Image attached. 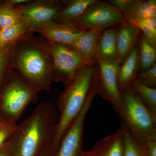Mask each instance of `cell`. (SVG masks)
Masks as SVG:
<instances>
[{"mask_svg":"<svg viewBox=\"0 0 156 156\" xmlns=\"http://www.w3.org/2000/svg\"><path fill=\"white\" fill-rule=\"evenodd\" d=\"M28 33L12 45L11 67L39 92H49L53 82V64L48 42Z\"/></svg>","mask_w":156,"mask_h":156,"instance_id":"6da1fadb","label":"cell"},{"mask_svg":"<svg viewBox=\"0 0 156 156\" xmlns=\"http://www.w3.org/2000/svg\"><path fill=\"white\" fill-rule=\"evenodd\" d=\"M58 119L50 102L38 105L27 119L17 125L8 142L13 156H39L52 145Z\"/></svg>","mask_w":156,"mask_h":156,"instance_id":"7a4b0ae2","label":"cell"},{"mask_svg":"<svg viewBox=\"0 0 156 156\" xmlns=\"http://www.w3.org/2000/svg\"><path fill=\"white\" fill-rule=\"evenodd\" d=\"M98 69L97 61L87 63L78 71L69 82L64 85V89L58 96L56 103L60 115L51 145L52 155L83 107L96 83Z\"/></svg>","mask_w":156,"mask_h":156,"instance_id":"3957f363","label":"cell"},{"mask_svg":"<svg viewBox=\"0 0 156 156\" xmlns=\"http://www.w3.org/2000/svg\"><path fill=\"white\" fill-rule=\"evenodd\" d=\"M121 105L114 108L133 138L144 147L156 140V115L146 106L130 87L120 91Z\"/></svg>","mask_w":156,"mask_h":156,"instance_id":"277c9868","label":"cell"},{"mask_svg":"<svg viewBox=\"0 0 156 156\" xmlns=\"http://www.w3.org/2000/svg\"><path fill=\"white\" fill-rule=\"evenodd\" d=\"M7 77L0 92V111L3 122L16 123L27 107L37 100L39 92L11 67Z\"/></svg>","mask_w":156,"mask_h":156,"instance_id":"5b68a950","label":"cell"},{"mask_svg":"<svg viewBox=\"0 0 156 156\" xmlns=\"http://www.w3.org/2000/svg\"><path fill=\"white\" fill-rule=\"evenodd\" d=\"M53 64V82L65 85L74 77L78 70L89 63L80 53L66 45L49 44Z\"/></svg>","mask_w":156,"mask_h":156,"instance_id":"8992f818","label":"cell"},{"mask_svg":"<svg viewBox=\"0 0 156 156\" xmlns=\"http://www.w3.org/2000/svg\"><path fill=\"white\" fill-rule=\"evenodd\" d=\"M124 21L121 12L107 2L99 1L89 7L80 18L71 25L81 31L92 29L103 31Z\"/></svg>","mask_w":156,"mask_h":156,"instance_id":"52a82bcc","label":"cell"},{"mask_svg":"<svg viewBox=\"0 0 156 156\" xmlns=\"http://www.w3.org/2000/svg\"><path fill=\"white\" fill-rule=\"evenodd\" d=\"M87 98L80 114L62 137L52 156H81L83 151V135L85 119L93 99L97 95L95 85Z\"/></svg>","mask_w":156,"mask_h":156,"instance_id":"ba28073f","label":"cell"},{"mask_svg":"<svg viewBox=\"0 0 156 156\" xmlns=\"http://www.w3.org/2000/svg\"><path fill=\"white\" fill-rule=\"evenodd\" d=\"M62 2L57 0L30 1L18 6L21 11L22 21L28 25L30 32L52 21H55L63 8Z\"/></svg>","mask_w":156,"mask_h":156,"instance_id":"9c48e42d","label":"cell"},{"mask_svg":"<svg viewBox=\"0 0 156 156\" xmlns=\"http://www.w3.org/2000/svg\"><path fill=\"white\" fill-rule=\"evenodd\" d=\"M98 69L96 80V91L104 100L112 104L114 108L121 105V93L118 83L120 64L117 60L108 61L96 59Z\"/></svg>","mask_w":156,"mask_h":156,"instance_id":"30bf717a","label":"cell"},{"mask_svg":"<svg viewBox=\"0 0 156 156\" xmlns=\"http://www.w3.org/2000/svg\"><path fill=\"white\" fill-rule=\"evenodd\" d=\"M34 32L40 34L49 44H60L70 47L83 32L73 25L52 21L36 29Z\"/></svg>","mask_w":156,"mask_h":156,"instance_id":"8fae6325","label":"cell"},{"mask_svg":"<svg viewBox=\"0 0 156 156\" xmlns=\"http://www.w3.org/2000/svg\"><path fill=\"white\" fill-rule=\"evenodd\" d=\"M125 127L121 125L115 133L100 140L81 156H123Z\"/></svg>","mask_w":156,"mask_h":156,"instance_id":"7c38bea8","label":"cell"},{"mask_svg":"<svg viewBox=\"0 0 156 156\" xmlns=\"http://www.w3.org/2000/svg\"><path fill=\"white\" fill-rule=\"evenodd\" d=\"M141 30L136 26L124 20L117 29V61L121 65L139 41Z\"/></svg>","mask_w":156,"mask_h":156,"instance_id":"4fadbf2b","label":"cell"},{"mask_svg":"<svg viewBox=\"0 0 156 156\" xmlns=\"http://www.w3.org/2000/svg\"><path fill=\"white\" fill-rule=\"evenodd\" d=\"M102 31L92 29L83 32L69 47L81 54L89 63L96 61L98 40Z\"/></svg>","mask_w":156,"mask_h":156,"instance_id":"5bb4252c","label":"cell"},{"mask_svg":"<svg viewBox=\"0 0 156 156\" xmlns=\"http://www.w3.org/2000/svg\"><path fill=\"white\" fill-rule=\"evenodd\" d=\"M139 59L138 42L131 53L120 66L118 83L120 91L131 87V83L139 73Z\"/></svg>","mask_w":156,"mask_h":156,"instance_id":"9a60e30c","label":"cell"},{"mask_svg":"<svg viewBox=\"0 0 156 156\" xmlns=\"http://www.w3.org/2000/svg\"><path fill=\"white\" fill-rule=\"evenodd\" d=\"M98 0H69L62 1L64 6L59 11L55 21L71 25L77 20L89 7Z\"/></svg>","mask_w":156,"mask_h":156,"instance_id":"2e32d148","label":"cell"},{"mask_svg":"<svg viewBox=\"0 0 156 156\" xmlns=\"http://www.w3.org/2000/svg\"><path fill=\"white\" fill-rule=\"evenodd\" d=\"M117 29L110 28L102 31L98 40L97 58L108 61L118 58Z\"/></svg>","mask_w":156,"mask_h":156,"instance_id":"e0dca14e","label":"cell"},{"mask_svg":"<svg viewBox=\"0 0 156 156\" xmlns=\"http://www.w3.org/2000/svg\"><path fill=\"white\" fill-rule=\"evenodd\" d=\"M139 73L149 69L156 64V50L143 34L141 33L139 41Z\"/></svg>","mask_w":156,"mask_h":156,"instance_id":"ac0fdd59","label":"cell"},{"mask_svg":"<svg viewBox=\"0 0 156 156\" xmlns=\"http://www.w3.org/2000/svg\"><path fill=\"white\" fill-rule=\"evenodd\" d=\"M28 33V26L23 21L0 29V49L12 45Z\"/></svg>","mask_w":156,"mask_h":156,"instance_id":"d6986e66","label":"cell"},{"mask_svg":"<svg viewBox=\"0 0 156 156\" xmlns=\"http://www.w3.org/2000/svg\"><path fill=\"white\" fill-rule=\"evenodd\" d=\"M131 87L146 106L156 115V89L147 87L136 80L131 83Z\"/></svg>","mask_w":156,"mask_h":156,"instance_id":"ffe728a7","label":"cell"},{"mask_svg":"<svg viewBox=\"0 0 156 156\" xmlns=\"http://www.w3.org/2000/svg\"><path fill=\"white\" fill-rule=\"evenodd\" d=\"M21 21V11L18 7L11 5L7 1L0 5V29L14 25Z\"/></svg>","mask_w":156,"mask_h":156,"instance_id":"44dd1931","label":"cell"},{"mask_svg":"<svg viewBox=\"0 0 156 156\" xmlns=\"http://www.w3.org/2000/svg\"><path fill=\"white\" fill-rule=\"evenodd\" d=\"M124 17V20L156 17V1H143L131 14Z\"/></svg>","mask_w":156,"mask_h":156,"instance_id":"7402d4cb","label":"cell"},{"mask_svg":"<svg viewBox=\"0 0 156 156\" xmlns=\"http://www.w3.org/2000/svg\"><path fill=\"white\" fill-rule=\"evenodd\" d=\"M123 156H148L144 148L138 143L125 127L124 133Z\"/></svg>","mask_w":156,"mask_h":156,"instance_id":"603a6c76","label":"cell"},{"mask_svg":"<svg viewBox=\"0 0 156 156\" xmlns=\"http://www.w3.org/2000/svg\"><path fill=\"white\" fill-rule=\"evenodd\" d=\"M12 45H8L0 49V92L6 76L11 68L10 50Z\"/></svg>","mask_w":156,"mask_h":156,"instance_id":"cb8c5ba5","label":"cell"},{"mask_svg":"<svg viewBox=\"0 0 156 156\" xmlns=\"http://www.w3.org/2000/svg\"><path fill=\"white\" fill-rule=\"evenodd\" d=\"M143 0H110L107 2L114 6L122 14L123 17L131 14Z\"/></svg>","mask_w":156,"mask_h":156,"instance_id":"d4e9b609","label":"cell"},{"mask_svg":"<svg viewBox=\"0 0 156 156\" xmlns=\"http://www.w3.org/2000/svg\"><path fill=\"white\" fill-rule=\"evenodd\" d=\"M135 80L147 87L156 89V64L147 70L138 73Z\"/></svg>","mask_w":156,"mask_h":156,"instance_id":"484cf974","label":"cell"},{"mask_svg":"<svg viewBox=\"0 0 156 156\" xmlns=\"http://www.w3.org/2000/svg\"><path fill=\"white\" fill-rule=\"evenodd\" d=\"M17 126L16 123L7 122L3 121L0 124V149L9 142Z\"/></svg>","mask_w":156,"mask_h":156,"instance_id":"4316f807","label":"cell"},{"mask_svg":"<svg viewBox=\"0 0 156 156\" xmlns=\"http://www.w3.org/2000/svg\"><path fill=\"white\" fill-rule=\"evenodd\" d=\"M134 24L140 29L148 41L154 47H156V35L154 34L151 30L141 21L140 19L126 20Z\"/></svg>","mask_w":156,"mask_h":156,"instance_id":"83f0119b","label":"cell"},{"mask_svg":"<svg viewBox=\"0 0 156 156\" xmlns=\"http://www.w3.org/2000/svg\"><path fill=\"white\" fill-rule=\"evenodd\" d=\"M148 156H156V140H151L143 147Z\"/></svg>","mask_w":156,"mask_h":156,"instance_id":"f1b7e54d","label":"cell"},{"mask_svg":"<svg viewBox=\"0 0 156 156\" xmlns=\"http://www.w3.org/2000/svg\"><path fill=\"white\" fill-rule=\"evenodd\" d=\"M141 20L144 24L148 27L154 34L156 35V17H151Z\"/></svg>","mask_w":156,"mask_h":156,"instance_id":"f546056e","label":"cell"},{"mask_svg":"<svg viewBox=\"0 0 156 156\" xmlns=\"http://www.w3.org/2000/svg\"><path fill=\"white\" fill-rule=\"evenodd\" d=\"M0 156H13L12 151L9 143L0 149Z\"/></svg>","mask_w":156,"mask_h":156,"instance_id":"4dcf8cb0","label":"cell"},{"mask_svg":"<svg viewBox=\"0 0 156 156\" xmlns=\"http://www.w3.org/2000/svg\"><path fill=\"white\" fill-rule=\"evenodd\" d=\"M30 0H9L7 1L11 5L14 7H18L26 4L30 2Z\"/></svg>","mask_w":156,"mask_h":156,"instance_id":"1f68e13d","label":"cell"},{"mask_svg":"<svg viewBox=\"0 0 156 156\" xmlns=\"http://www.w3.org/2000/svg\"><path fill=\"white\" fill-rule=\"evenodd\" d=\"M51 146L48 147L47 148L45 149L43 151V152L40 154L39 156H51L52 154H51Z\"/></svg>","mask_w":156,"mask_h":156,"instance_id":"d6a6232c","label":"cell"},{"mask_svg":"<svg viewBox=\"0 0 156 156\" xmlns=\"http://www.w3.org/2000/svg\"><path fill=\"white\" fill-rule=\"evenodd\" d=\"M2 118H1V116H0V124L2 122Z\"/></svg>","mask_w":156,"mask_h":156,"instance_id":"836d02e7","label":"cell"},{"mask_svg":"<svg viewBox=\"0 0 156 156\" xmlns=\"http://www.w3.org/2000/svg\"><path fill=\"white\" fill-rule=\"evenodd\" d=\"M2 2H2V1H0V5H1V4H2Z\"/></svg>","mask_w":156,"mask_h":156,"instance_id":"e575fe53","label":"cell"}]
</instances>
